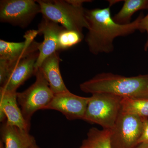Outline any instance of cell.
Listing matches in <instances>:
<instances>
[{
  "label": "cell",
  "mask_w": 148,
  "mask_h": 148,
  "mask_svg": "<svg viewBox=\"0 0 148 148\" xmlns=\"http://www.w3.org/2000/svg\"><path fill=\"white\" fill-rule=\"evenodd\" d=\"M38 56V51L33 52L12 66L10 69L5 81L1 86L0 90L16 92L20 86L33 75H35V65Z\"/></svg>",
  "instance_id": "cell-10"
},
{
  "label": "cell",
  "mask_w": 148,
  "mask_h": 148,
  "mask_svg": "<svg viewBox=\"0 0 148 148\" xmlns=\"http://www.w3.org/2000/svg\"><path fill=\"white\" fill-rule=\"evenodd\" d=\"M35 75V82L27 90L17 92V101L22 115L30 125L32 115L36 111L45 110L53 99L54 94L40 69Z\"/></svg>",
  "instance_id": "cell-5"
},
{
  "label": "cell",
  "mask_w": 148,
  "mask_h": 148,
  "mask_svg": "<svg viewBox=\"0 0 148 148\" xmlns=\"http://www.w3.org/2000/svg\"><path fill=\"white\" fill-rule=\"evenodd\" d=\"M148 9V0H125L120 10L113 17L120 24H129L131 18L138 11Z\"/></svg>",
  "instance_id": "cell-16"
},
{
  "label": "cell",
  "mask_w": 148,
  "mask_h": 148,
  "mask_svg": "<svg viewBox=\"0 0 148 148\" xmlns=\"http://www.w3.org/2000/svg\"><path fill=\"white\" fill-rule=\"evenodd\" d=\"M121 111L141 118H148V98H123Z\"/></svg>",
  "instance_id": "cell-17"
},
{
  "label": "cell",
  "mask_w": 148,
  "mask_h": 148,
  "mask_svg": "<svg viewBox=\"0 0 148 148\" xmlns=\"http://www.w3.org/2000/svg\"><path fill=\"white\" fill-rule=\"evenodd\" d=\"M134 148H148V143H140Z\"/></svg>",
  "instance_id": "cell-21"
},
{
  "label": "cell",
  "mask_w": 148,
  "mask_h": 148,
  "mask_svg": "<svg viewBox=\"0 0 148 148\" xmlns=\"http://www.w3.org/2000/svg\"><path fill=\"white\" fill-rule=\"evenodd\" d=\"M17 92L0 90V120L8 124L29 131L30 125L26 121L18 107Z\"/></svg>",
  "instance_id": "cell-12"
},
{
  "label": "cell",
  "mask_w": 148,
  "mask_h": 148,
  "mask_svg": "<svg viewBox=\"0 0 148 148\" xmlns=\"http://www.w3.org/2000/svg\"><path fill=\"white\" fill-rule=\"evenodd\" d=\"M2 140L5 148H29L36 144L29 131L3 122L1 127Z\"/></svg>",
  "instance_id": "cell-14"
},
{
  "label": "cell",
  "mask_w": 148,
  "mask_h": 148,
  "mask_svg": "<svg viewBox=\"0 0 148 148\" xmlns=\"http://www.w3.org/2000/svg\"><path fill=\"white\" fill-rule=\"evenodd\" d=\"M83 92L108 93L122 98H148V74L125 77L111 73L97 74L80 84Z\"/></svg>",
  "instance_id": "cell-2"
},
{
  "label": "cell",
  "mask_w": 148,
  "mask_h": 148,
  "mask_svg": "<svg viewBox=\"0 0 148 148\" xmlns=\"http://www.w3.org/2000/svg\"><path fill=\"white\" fill-rule=\"evenodd\" d=\"M43 17L61 24L65 29L82 33L84 28L88 29L85 18V0H38Z\"/></svg>",
  "instance_id": "cell-3"
},
{
  "label": "cell",
  "mask_w": 148,
  "mask_h": 148,
  "mask_svg": "<svg viewBox=\"0 0 148 148\" xmlns=\"http://www.w3.org/2000/svg\"><path fill=\"white\" fill-rule=\"evenodd\" d=\"M29 148H40L38 146H37L36 144H35L34 145H33L30 147Z\"/></svg>",
  "instance_id": "cell-22"
},
{
  "label": "cell",
  "mask_w": 148,
  "mask_h": 148,
  "mask_svg": "<svg viewBox=\"0 0 148 148\" xmlns=\"http://www.w3.org/2000/svg\"><path fill=\"white\" fill-rule=\"evenodd\" d=\"M78 148H112L110 130L92 127L88 132L87 138Z\"/></svg>",
  "instance_id": "cell-15"
},
{
  "label": "cell",
  "mask_w": 148,
  "mask_h": 148,
  "mask_svg": "<svg viewBox=\"0 0 148 148\" xmlns=\"http://www.w3.org/2000/svg\"><path fill=\"white\" fill-rule=\"evenodd\" d=\"M38 35V30H31L25 34L24 40L21 42L0 40V66L7 72L8 75L10 68L18 61L30 53L38 51L40 43L35 40Z\"/></svg>",
  "instance_id": "cell-8"
},
{
  "label": "cell",
  "mask_w": 148,
  "mask_h": 148,
  "mask_svg": "<svg viewBox=\"0 0 148 148\" xmlns=\"http://www.w3.org/2000/svg\"><path fill=\"white\" fill-rule=\"evenodd\" d=\"M84 38L82 33L64 28L58 36V50L68 49L81 42Z\"/></svg>",
  "instance_id": "cell-18"
},
{
  "label": "cell",
  "mask_w": 148,
  "mask_h": 148,
  "mask_svg": "<svg viewBox=\"0 0 148 148\" xmlns=\"http://www.w3.org/2000/svg\"><path fill=\"white\" fill-rule=\"evenodd\" d=\"M61 61L57 51L46 58L39 68L54 94L69 90L61 76L59 67Z\"/></svg>",
  "instance_id": "cell-13"
},
{
  "label": "cell",
  "mask_w": 148,
  "mask_h": 148,
  "mask_svg": "<svg viewBox=\"0 0 148 148\" xmlns=\"http://www.w3.org/2000/svg\"><path fill=\"white\" fill-rule=\"evenodd\" d=\"M89 97L75 95L69 91L54 94L53 99L45 110L60 112L70 120L83 119Z\"/></svg>",
  "instance_id": "cell-9"
},
{
  "label": "cell",
  "mask_w": 148,
  "mask_h": 148,
  "mask_svg": "<svg viewBox=\"0 0 148 148\" xmlns=\"http://www.w3.org/2000/svg\"><path fill=\"white\" fill-rule=\"evenodd\" d=\"M84 14L88 26L85 41L89 51L94 55L112 52L114 40L135 33L138 30L139 22L143 16L140 14L134 21L123 25L114 21L110 7L85 9Z\"/></svg>",
  "instance_id": "cell-1"
},
{
  "label": "cell",
  "mask_w": 148,
  "mask_h": 148,
  "mask_svg": "<svg viewBox=\"0 0 148 148\" xmlns=\"http://www.w3.org/2000/svg\"><path fill=\"white\" fill-rule=\"evenodd\" d=\"M143 118V130L138 144L141 143H148V118Z\"/></svg>",
  "instance_id": "cell-20"
},
{
  "label": "cell",
  "mask_w": 148,
  "mask_h": 148,
  "mask_svg": "<svg viewBox=\"0 0 148 148\" xmlns=\"http://www.w3.org/2000/svg\"><path fill=\"white\" fill-rule=\"evenodd\" d=\"M40 7L36 1L1 0L0 21L21 28L28 27L38 14Z\"/></svg>",
  "instance_id": "cell-7"
},
{
  "label": "cell",
  "mask_w": 148,
  "mask_h": 148,
  "mask_svg": "<svg viewBox=\"0 0 148 148\" xmlns=\"http://www.w3.org/2000/svg\"><path fill=\"white\" fill-rule=\"evenodd\" d=\"M89 98L83 120L111 130L120 112L123 98L105 93H95Z\"/></svg>",
  "instance_id": "cell-4"
},
{
  "label": "cell",
  "mask_w": 148,
  "mask_h": 148,
  "mask_svg": "<svg viewBox=\"0 0 148 148\" xmlns=\"http://www.w3.org/2000/svg\"><path fill=\"white\" fill-rule=\"evenodd\" d=\"M138 30L141 32H146L147 34V39L144 47V49L147 51L148 49V13L146 16H143L140 19Z\"/></svg>",
  "instance_id": "cell-19"
},
{
  "label": "cell",
  "mask_w": 148,
  "mask_h": 148,
  "mask_svg": "<svg viewBox=\"0 0 148 148\" xmlns=\"http://www.w3.org/2000/svg\"><path fill=\"white\" fill-rule=\"evenodd\" d=\"M38 28V34L43 35L44 40L38 48V57L35 65L36 71L46 58L59 51L58 36L64 28L59 24L44 17H43Z\"/></svg>",
  "instance_id": "cell-11"
},
{
  "label": "cell",
  "mask_w": 148,
  "mask_h": 148,
  "mask_svg": "<svg viewBox=\"0 0 148 148\" xmlns=\"http://www.w3.org/2000/svg\"><path fill=\"white\" fill-rule=\"evenodd\" d=\"M142 130V118L121 111L110 130L112 148H134L138 145Z\"/></svg>",
  "instance_id": "cell-6"
}]
</instances>
